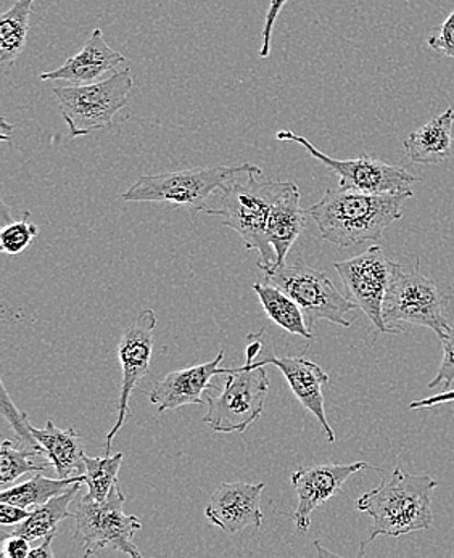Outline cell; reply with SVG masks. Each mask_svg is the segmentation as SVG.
<instances>
[{"mask_svg": "<svg viewBox=\"0 0 454 558\" xmlns=\"http://www.w3.org/2000/svg\"><path fill=\"white\" fill-rule=\"evenodd\" d=\"M413 191L396 194L328 189L324 197L308 209L325 242L340 248L378 242L385 230L403 218V206Z\"/></svg>", "mask_w": 454, "mask_h": 558, "instance_id": "6da1fadb", "label": "cell"}, {"mask_svg": "<svg viewBox=\"0 0 454 558\" xmlns=\"http://www.w3.org/2000/svg\"><path fill=\"white\" fill-rule=\"evenodd\" d=\"M439 483L429 475H409L396 466L372 492L359 497V512L371 517L369 537L361 543L358 556L379 536L399 537L433 525L432 493Z\"/></svg>", "mask_w": 454, "mask_h": 558, "instance_id": "7a4b0ae2", "label": "cell"}, {"mask_svg": "<svg viewBox=\"0 0 454 558\" xmlns=\"http://www.w3.org/2000/svg\"><path fill=\"white\" fill-rule=\"evenodd\" d=\"M259 172L240 175L219 191L218 205L208 206L206 215L222 219L225 228L239 233L246 250L259 252V267L264 274L277 269V256L267 242V221L280 181H261Z\"/></svg>", "mask_w": 454, "mask_h": 558, "instance_id": "3957f363", "label": "cell"}, {"mask_svg": "<svg viewBox=\"0 0 454 558\" xmlns=\"http://www.w3.org/2000/svg\"><path fill=\"white\" fill-rule=\"evenodd\" d=\"M252 172L263 174L259 166L246 163L144 175L134 182L121 198L124 202L171 203L175 206H184L191 211H205L208 208V198L222 191L227 182Z\"/></svg>", "mask_w": 454, "mask_h": 558, "instance_id": "277c9868", "label": "cell"}, {"mask_svg": "<svg viewBox=\"0 0 454 558\" xmlns=\"http://www.w3.org/2000/svg\"><path fill=\"white\" fill-rule=\"evenodd\" d=\"M449 298L432 280L422 276L419 259L411 270L399 263L393 267L392 280L384 301V320L390 333L399 335L403 324L426 327L443 338L450 329L445 316Z\"/></svg>", "mask_w": 454, "mask_h": 558, "instance_id": "5b68a950", "label": "cell"}, {"mask_svg": "<svg viewBox=\"0 0 454 558\" xmlns=\"http://www.w3.org/2000/svg\"><path fill=\"white\" fill-rule=\"evenodd\" d=\"M134 77L130 70L117 71L107 80L84 86L53 87L60 114L71 137H83L108 130L118 111L130 104Z\"/></svg>", "mask_w": 454, "mask_h": 558, "instance_id": "8992f818", "label": "cell"}, {"mask_svg": "<svg viewBox=\"0 0 454 558\" xmlns=\"http://www.w3.org/2000/svg\"><path fill=\"white\" fill-rule=\"evenodd\" d=\"M127 496L115 485L107 499L97 502L89 496L81 497L74 512L73 539L83 546L84 557L96 556L104 549H113L127 556L141 558L134 536L142 530L141 520L124 513Z\"/></svg>", "mask_w": 454, "mask_h": 558, "instance_id": "52a82bcc", "label": "cell"}, {"mask_svg": "<svg viewBox=\"0 0 454 558\" xmlns=\"http://www.w3.org/2000/svg\"><path fill=\"white\" fill-rule=\"evenodd\" d=\"M264 282L292 298L303 311L310 329L318 320H328L345 329L351 327L347 316L358 310L357 304L342 295L325 274L303 262H295L290 266L284 264L273 272L264 274Z\"/></svg>", "mask_w": 454, "mask_h": 558, "instance_id": "ba28073f", "label": "cell"}, {"mask_svg": "<svg viewBox=\"0 0 454 558\" xmlns=\"http://www.w3.org/2000/svg\"><path fill=\"white\" fill-rule=\"evenodd\" d=\"M225 390L208 398V412L203 424L216 433H243L263 415L270 391V378L264 367L227 368Z\"/></svg>", "mask_w": 454, "mask_h": 558, "instance_id": "9c48e42d", "label": "cell"}, {"mask_svg": "<svg viewBox=\"0 0 454 558\" xmlns=\"http://www.w3.org/2000/svg\"><path fill=\"white\" fill-rule=\"evenodd\" d=\"M277 141L295 142L310 154L314 160L338 175V187L345 191L365 192V194H396V192L411 191V185L418 178L406 171L405 168L384 163L378 158L361 155L354 160H335L323 151L318 150L303 135L292 131H279Z\"/></svg>", "mask_w": 454, "mask_h": 558, "instance_id": "30bf717a", "label": "cell"}, {"mask_svg": "<svg viewBox=\"0 0 454 558\" xmlns=\"http://www.w3.org/2000/svg\"><path fill=\"white\" fill-rule=\"evenodd\" d=\"M395 263L387 258L381 246H371L347 262L334 263L347 296L381 333H390L384 320V301Z\"/></svg>", "mask_w": 454, "mask_h": 558, "instance_id": "8fae6325", "label": "cell"}, {"mask_svg": "<svg viewBox=\"0 0 454 558\" xmlns=\"http://www.w3.org/2000/svg\"><path fill=\"white\" fill-rule=\"evenodd\" d=\"M157 323L155 311L144 310L121 335L120 343H118V360H120L123 377H121L120 399H118L117 422L105 439V456H110L115 436L127 424L132 391L139 387V384L147 377L148 371H151L152 351H154L155 343L154 331Z\"/></svg>", "mask_w": 454, "mask_h": 558, "instance_id": "7c38bea8", "label": "cell"}, {"mask_svg": "<svg viewBox=\"0 0 454 558\" xmlns=\"http://www.w3.org/2000/svg\"><path fill=\"white\" fill-rule=\"evenodd\" d=\"M379 470L366 462L347 463V465H314L295 470L290 475L295 493L298 496V506L292 519L298 533H307L311 526V515L314 510L324 506L328 499L340 493L345 483L361 470Z\"/></svg>", "mask_w": 454, "mask_h": 558, "instance_id": "4fadbf2b", "label": "cell"}, {"mask_svg": "<svg viewBox=\"0 0 454 558\" xmlns=\"http://www.w3.org/2000/svg\"><path fill=\"white\" fill-rule=\"evenodd\" d=\"M266 488L261 483H222L212 494L205 509V519L225 533L236 534L246 527L263 525L261 494Z\"/></svg>", "mask_w": 454, "mask_h": 558, "instance_id": "5bb4252c", "label": "cell"}, {"mask_svg": "<svg viewBox=\"0 0 454 558\" xmlns=\"http://www.w3.org/2000/svg\"><path fill=\"white\" fill-rule=\"evenodd\" d=\"M267 364L283 372L295 398L318 418L327 441L335 442V433L327 422L324 409L323 388L328 384V375L323 368L316 362L304 357H277L273 353H264L263 360L246 362V367H264Z\"/></svg>", "mask_w": 454, "mask_h": 558, "instance_id": "9a60e30c", "label": "cell"}, {"mask_svg": "<svg viewBox=\"0 0 454 558\" xmlns=\"http://www.w3.org/2000/svg\"><path fill=\"white\" fill-rule=\"evenodd\" d=\"M223 361L225 351H219L213 361L171 372L147 391L148 399L157 405L158 412L175 411L189 404H208L202 395L216 390L215 385H212L213 377L227 374V368L219 367Z\"/></svg>", "mask_w": 454, "mask_h": 558, "instance_id": "2e32d148", "label": "cell"}, {"mask_svg": "<svg viewBox=\"0 0 454 558\" xmlns=\"http://www.w3.org/2000/svg\"><path fill=\"white\" fill-rule=\"evenodd\" d=\"M127 63V57L108 46L101 29H94L83 49L70 57L62 66L39 74L44 83H67L71 86L97 83Z\"/></svg>", "mask_w": 454, "mask_h": 558, "instance_id": "e0dca14e", "label": "cell"}, {"mask_svg": "<svg viewBox=\"0 0 454 558\" xmlns=\"http://www.w3.org/2000/svg\"><path fill=\"white\" fill-rule=\"evenodd\" d=\"M308 209L301 208L300 191L294 182H279L270 221H267V242L277 256V267L286 264L292 245L307 228Z\"/></svg>", "mask_w": 454, "mask_h": 558, "instance_id": "ac0fdd59", "label": "cell"}, {"mask_svg": "<svg viewBox=\"0 0 454 558\" xmlns=\"http://www.w3.org/2000/svg\"><path fill=\"white\" fill-rule=\"evenodd\" d=\"M454 110L446 108L403 142L406 157L418 165H437L452 155Z\"/></svg>", "mask_w": 454, "mask_h": 558, "instance_id": "d6986e66", "label": "cell"}, {"mask_svg": "<svg viewBox=\"0 0 454 558\" xmlns=\"http://www.w3.org/2000/svg\"><path fill=\"white\" fill-rule=\"evenodd\" d=\"M34 438L44 449V456L49 458L59 478L84 475V449L81 435L74 428L60 429L52 421H47L46 427H32Z\"/></svg>", "mask_w": 454, "mask_h": 558, "instance_id": "ffe728a7", "label": "cell"}, {"mask_svg": "<svg viewBox=\"0 0 454 558\" xmlns=\"http://www.w3.org/2000/svg\"><path fill=\"white\" fill-rule=\"evenodd\" d=\"M84 482L74 483L71 488L60 496L53 497L49 502L36 507L32 515L20 523V525L3 526L2 537L5 536H22L28 541L44 539L49 534L57 533V526L62 520L74 519V513H70L68 507L73 502L74 497L81 492V486Z\"/></svg>", "mask_w": 454, "mask_h": 558, "instance_id": "44dd1931", "label": "cell"}, {"mask_svg": "<svg viewBox=\"0 0 454 558\" xmlns=\"http://www.w3.org/2000/svg\"><path fill=\"white\" fill-rule=\"evenodd\" d=\"M253 292L259 296L261 306L266 313L267 319L273 320L280 329L289 331V333L298 335L304 340H314L310 326L304 319L303 311L300 310L292 298L280 292L277 287L270 283H255Z\"/></svg>", "mask_w": 454, "mask_h": 558, "instance_id": "7402d4cb", "label": "cell"}, {"mask_svg": "<svg viewBox=\"0 0 454 558\" xmlns=\"http://www.w3.org/2000/svg\"><path fill=\"white\" fill-rule=\"evenodd\" d=\"M34 0H16L12 9L0 16V66L3 73L23 52L28 39Z\"/></svg>", "mask_w": 454, "mask_h": 558, "instance_id": "603a6c76", "label": "cell"}, {"mask_svg": "<svg viewBox=\"0 0 454 558\" xmlns=\"http://www.w3.org/2000/svg\"><path fill=\"white\" fill-rule=\"evenodd\" d=\"M77 482L86 483V476L77 475L71 476V478L52 480L46 478L37 472L28 482L0 493V502L15 504L23 509L34 510L36 507L49 502L53 497L65 493Z\"/></svg>", "mask_w": 454, "mask_h": 558, "instance_id": "cb8c5ba5", "label": "cell"}, {"mask_svg": "<svg viewBox=\"0 0 454 558\" xmlns=\"http://www.w3.org/2000/svg\"><path fill=\"white\" fill-rule=\"evenodd\" d=\"M123 452L115 456H104V458H89L84 456L86 463V485L89 488L87 496L91 499L101 502L107 499L111 488L118 485V473H120L121 463H123Z\"/></svg>", "mask_w": 454, "mask_h": 558, "instance_id": "d4e9b609", "label": "cell"}, {"mask_svg": "<svg viewBox=\"0 0 454 558\" xmlns=\"http://www.w3.org/2000/svg\"><path fill=\"white\" fill-rule=\"evenodd\" d=\"M33 458H40L39 452L29 451V449H16L10 441L2 442L0 449V483L9 485V483L16 482L20 476L26 473L43 472L52 466L50 462L36 463Z\"/></svg>", "mask_w": 454, "mask_h": 558, "instance_id": "484cf974", "label": "cell"}, {"mask_svg": "<svg viewBox=\"0 0 454 558\" xmlns=\"http://www.w3.org/2000/svg\"><path fill=\"white\" fill-rule=\"evenodd\" d=\"M39 232V228L32 221V213L25 211L20 221L3 226L0 232V248L5 255H19L32 245Z\"/></svg>", "mask_w": 454, "mask_h": 558, "instance_id": "4316f807", "label": "cell"}, {"mask_svg": "<svg viewBox=\"0 0 454 558\" xmlns=\"http://www.w3.org/2000/svg\"><path fill=\"white\" fill-rule=\"evenodd\" d=\"M0 411H2L3 417L9 421V424L12 425V428L15 429L16 436H19L22 445L25 446L29 451L39 452L40 456H44L43 446L37 442V439L34 438L33 435V425L29 424L28 415L25 412L20 411L15 404H13L12 399H10L9 393H7L5 387L2 384V399H0Z\"/></svg>", "mask_w": 454, "mask_h": 558, "instance_id": "83f0119b", "label": "cell"}, {"mask_svg": "<svg viewBox=\"0 0 454 558\" xmlns=\"http://www.w3.org/2000/svg\"><path fill=\"white\" fill-rule=\"evenodd\" d=\"M443 347V360L440 362L439 372H437L433 380L430 381L429 388L442 387L443 391L450 390V385L454 384V324L450 326L445 337L440 338Z\"/></svg>", "mask_w": 454, "mask_h": 558, "instance_id": "f1b7e54d", "label": "cell"}, {"mask_svg": "<svg viewBox=\"0 0 454 558\" xmlns=\"http://www.w3.org/2000/svg\"><path fill=\"white\" fill-rule=\"evenodd\" d=\"M427 44L430 49L454 59V12L450 13L449 19L437 29V34L427 39Z\"/></svg>", "mask_w": 454, "mask_h": 558, "instance_id": "f546056e", "label": "cell"}, {"mask_svg": "<svg viewBox=\"0 0 454 558\" xmlns=\"http://www.w3.org/2000/svg\"><path fill=\"white\" fill-rule=\"evenodd\" d=\"M289 0H271L270 7H267L266 19H264L263 25V44H261L260 57L261 59H267L271 53V40H273V29L276 25L277 19H279L280 12H283L284 5Z\"/></svg>", "mask_w": 454, "mask_h": 558, "instance_id": "4dcf8cb0", "label": "cell"}, {"mask_svg": "<svg viewBox=\"0 0 454 558\" xmlns=\"http://www.w3.org/2000/svg\"><path fill=\"white\" fill-rule=\"evenodd\" d=\"M32 541L22 536L2 537V557L3 558H28L32 553Z\"/></svg>", "mask_w": 454, "mask_h": 558, "instance_id": "1f68e13d", "label": "cell"}, {"mask_svg": "<svg viewBox=\"0 0 454 558\" xmlns=\"http://www.w3.org/2000/svg\"><path fill=\"white\" fill-rule=\"evenodd\" d=\"M32 513L33 510L23 509V507L15 506V504L0 502V525H20V523L25 522Z\"/></svg>", "mask_w": 454, "mask_h": 558, "instance_id": "d6a6232c", "label": "cell"}, {"mask_svg": "<svg viewBox=\"0 0 454 558\" xmlns=\"http://www.w3.org/2000/svg\"><path fill=\"white\" fill-rule=\"evenodd\" d=\"M450 402H454V390H445L442 391V393L430 396V398L413 401L411 404H409V411L435 408V405L450 404Z\"/></svg>", "mask_w": 454, "mask_h": 558, "instance_id": "836d02e7", "label": "cell"}, {"mask_svg": "<svg viewBox=\"0 0 454 558\" xmlns=\"http://www.w3.org/2000/svg\"><path fill=\"white\" fill-rule=\"evenodd\" d=\"M56 534H49V536L44 537L43 544L37 547H33L32 553H29L28 558H53L56 554L52 550V543Z\"/></svg>", "mask_w": 454, "mask_h": 558, "instance_id": "e575fe53", "label": "cell"}, {"mask_svg": "<svg viewBox=\"0 0 454 558\" xmlns=\"http://www.w3.org/2000/svg\"><path fill=\"white\" fill-rule=\"evenodd\" d=\"M0 124H2V131H0V138H2V142H7V144H9V142H12V137H10V132H13V130H15V126H13V124L7 123L5 118H2V120H0Z\"/></svg>", "mask_w": 454, "mask_h": 558, "instance_id": "d590c367", "label": "cell"}]
</instances>
